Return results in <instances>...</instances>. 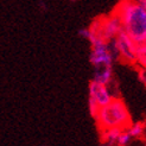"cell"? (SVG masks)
I'll return each mask as SVG.
<instances>
[{"mask_svg": "<svg viewBox=\"0 0 146 146\" xmlns=\"http://www.w3.org/2000/svg\"><path fill=\"white\" fill-rule=\"evenodd\" d=\"M121 20L122 31L134 40L137 45L146 40V10L138 1H121L114 12Z\"/></svg>", "mask_w": 146, "mask_h": 146, "instance_id": "1", "label": "cell"}, {"mask_svg": "<svg viewBox=\"0 0 146 146\" xmlns=\"http://www.w3.org/2000/svg\"><path fill=\"white\" fill-rule=\"evenodd\" d=\"M95 120L100 131L111 128H120L125 131L132 125L131 114L125 102L118 98H114L109 105L101 107Z\"/></svg>", "mask_w": 146, "mask_h": 146, "instance_id": "2", "label": "cell"}, {"mask_svg": "<svg viewBox=\"0 0 146 146\" xmlns=\"http://www.w3.org/2000/svg\"><path fill=\"white\" fill-rule=\"evenodd\" d=\"M137 48L138 45L129 36L121 31L114 40H112V52L113 55L119 56L123 62L128 64H135L137 62Z\"/></svg>", "mask_w": 146, "mask_h": 146, "instance_id": "3", "label": "cell"}, {"mask_svg": "<svg viewBox=\"0 0 146 146\" xmlns=\"http://www.w3.org/2000/svg\"><path fill=\"white\" fill-rule=\"evenodd\" d=\"M122 31L120 18L115 13H112L104 19H101V36L106 40H114Z\"/></svg>", "mask_w": 146, "mask_h": 146, "instance_id": "4", "label": "cell"}, {"mask_svg": "<svg viewBox=\"0 0 146 146\" xmlns=\"http://www.w3.org/2000/svg\"><path fill=\"white\" fill-rule=\"evenodd\" d=\"M88 88H89V99L95 101L100 108L109 105L114 99L107 86L100 84L94 81V80H92L89 82Z\"/></svg>", "mask_w": 146, "mask_h": 146, "instance_id": "5", "label": "cell"}, {"mask_svg": "<svg viewBox=\"0 0 146 146\" xmlns=\"http://www.w3.org/2000/svg\"><path fill=\"white\" fill-rule=\"evenodd\" d=\"M122 131L123 129H120V128H111V129L100 131L101 132V141L104 143V145L118 144L119 137L121 135Z\"/></svg>", "mask_w": 146, "mask_h": 146, "instance_id": "6", "label": "cell"}, {"mask_svg": "<svg viewBox=\"0 0 146 146\" xmlns=\"http://www.w3.org/2000/svg\"><path fill=\"white\" fill-rule=\"evenodd\" d=\"M93 80L95 82L108 86L113 80V68H102V69H95Z\"/></svg>", "mask_w": 146, "mask_h": 146, "instance_id": "7", "label": "cell"}, {"mask_svg": "<svg viewBox=\"0 0 146 146\" xmlns=\"http://www.w3.org/2000/svg\"><path fill=\"white\" fill-rule=\"evenodd\" d=\"M145 128H146L145 122L137 121V122H133L127 131H128V133L131 134L132 138H139V137H141L144 134Z\"/></svg>", "mask_w": 146, "mask_h": 146, "instance_id": "8", "label": "cell"}, {"mask_svg": "<svg viewBox=\"0 0 146 146\" xmlns=\"http://www.w3.org/2000/svg\"><path fill=\"white\" fill-rule=\"evenodd\" d=\"M137 62L141 69H146V40L137 48Z\"/></svg>", "mask_w": 146, "mask_h": 146, "instance_id": "9", "label": "cell"}, {"mask_svg": "<svg viewBox=\"0 0 146 146\" xmlns=\"http://www.w3.org/2000/svg\"><path fill=\"white\" fill-rule=\"evenodd\" d=\"M131 134L128 133V131L127 129H125V131H122V133H121V135L119 137V140H118V145L119 146H126L128 143H129V140H131Z\"/></svg>", "mask_w": 146, "mask_h": 146, "instance_id": "10", "label": "cell"}, {"mask_svg": "<svg viewBox=\"0 0 146 146\" xmlns=\"http://www.w3.org/2000/svg\"><path fill=\"white\" fill-rule=\"evenodd\" d=\"M88 107H89V112H90L92 116H93L94 119H95V118H96V115H98V113H99V111H100L99 105H98L94 100L88 99Z\"/></svg>", "mask_w": 146, "mask_h": 146, "instance_id": "11", "label": "cell"}, {"mask_svg": "<svg viewBox=\"0 0 146 146\" xmlns=\"http://www.w3.org/2000/svg\"><path fill=\"white\" fill-rule=\"evenodd\" d=\"M90 29L89 27H83V29H81V30L78 31V35L81 36V37H83V38H86V39H89V37H90Z\"/></svg>", "mask_w": 146, "mask_h": 146, "instance_id": "12", "label": "cell"}, {"mask_svg": "<svg viewBox=\"0 0 146 146\" xmlns=\"http://www.w3.org/2000/svg\"><path fill=\"white\" fill-rule=\"evenodd\" d=\"M139 78L141 80V82L145 84V87H146V69H141L140 71H139Z\"/></svg>", "mask_w": 146, "mask_h": 146, "instance_id": "13", "label": "cell"}, {"mask_svg": "<svg viewBox=\"0 0 146 146\" xmlns=\"http://www.w3.org/2000/svg\"><path fill=\"white\" fill-rule=\"evenodd\" d=\"M138 3H139L143 7H144V9L146 10V0H139V1H138Z\"/></svg>", "mask_w": 146, "mask_h": 146, "instance_id": "14", "label": "cell"}, {"mask_svg": "<svg viewBox=\"0 0 146 146\" xmlns=\"http://www.w3.org/2000/svg\"><path fill=\"white\" fill-rule=\"evenodd\" d=\"M104 146H106V145H104Z\"/></svg>", "mask_w": 146, "mask_h": 146, "instance_id": "15", "label": "cell"}]
</instances>
